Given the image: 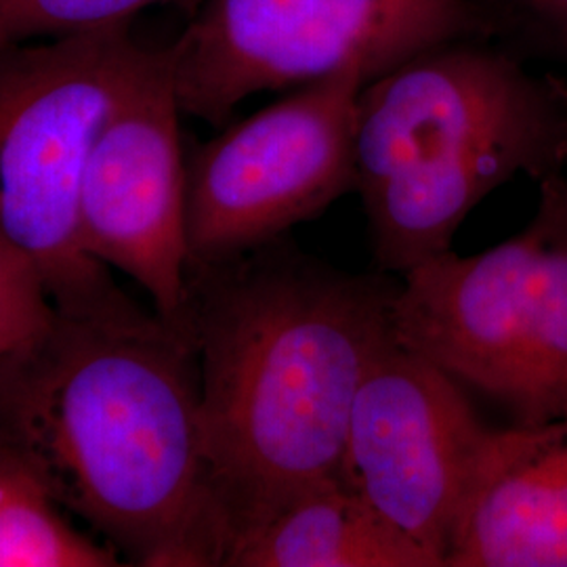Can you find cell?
<instances>
[{
	"label": "cell",
	"mask_w": 567,
	"mask_h": 567,
	"mask_svg": "<svg viewBox=\"0 0 567 567\" xmlns=\"http://www.w3.org/2000/svg\"><path fill=\"white\" fill-rule=\"evenodd\" d=\"M0 465L39 482L131 566L225 567L196 349L154 309L55 311L0 353Z\"/></svg>",
	"instance_id": "1"
},
{
	"label": "cell",
	"mask_w": 567,
	"mask_h": 567,
	"mask_svg": "<svg viewBox=\"0 0 567 567\" xmlns=\"http://www.w3.org/2000/svg\"><path fill=\"white\" fill-rule=\"evenodd\" d=\"M398 288L383 271L334 269L286 236L187 269L182 328L198 358L227 559L290 505L343 486L349 414L368 365L395 339Z\"/></svg>",
	"instance_id": "2"
},
{
	"label": "cell",
	"mask_w": 567,
	"mask_h": 567,
	"mask_svg": "<svg viewBox=\"0 0 567 567\" xmlns=\"http://www.w3.org/2000/svg\"><path fill=\"white\" fill-rule=\"evenodd\" d=\"M566 163V84L471 39L395 65L358 100L355 192L383 274L450 250L496 187L540 183Z\"/></svg>",
	"instance_id": "3"
},
{
	"label": "cell",
	"mask_w": 567,
	"mask_h": 567,
	"mask_svg": "<svg viewBox=\"0 0 567 567\" xmlns=\"http://www.w3.org/2000/svg\"><path fill=\"white\" fill-rule=\"evenodd\" d=\"M395 339L507 414L567 416V179L540 182L524 231L480 255L442 252L404 274Z\"/></svg>",
	"instance_id": "4"
},
{
	"label": "cell",
	"mask_w": 567,
	"mask_h": 567,
	"mask_svg": "<svg viewBox=\"0 0 567 567\" xmlns=\"http://www.w3.org/2000/svg\"><path fill=\"white\" fill-rule=\"evenodd\" d=\"M131 23L0 51V231L34 265L55 311L133 301L79 236L89 152L140 51Z\"/></svg>",
	"instance_id": "5"
},
{
	"label": "cell",
	"mask_w": 567,
	"mask_h": 567,
	"mask_svg": "<svg viewBox=\"0 0 567 567\" xmlns=\"http://www.w3.org/2000/svg\"><path fill=\"white\" fill-rule=\"evenodd\" d=\"M482 30L471 0H208L168 49L183 114L224 124L250 95L351 63H364L374 81Z\"/></svg>",
	"instance_id": "6"
},
{
	"label": "cell",
	"mask_w": 567,
	"mask_h": 567,
	"mask_svg": "<svg viewBox=\"0 0 567 567\" xmlns=\"http://www.w3.org/2000/svg\"><path fill=\"white\" fill-rule=\"evenodd\" d=\"M364 63L299 86L200 145L185 166L187 269L284 238L355 189Z\"/></svg>",
	"instance_id": "7"
},
{
	"label": "cell",
	"mask_w": 567,
	"mask_h": 567,
	"mask_svg": "<svg viewBox=\"0 0 567 567\" xmlns=\"http://www.w3.org/2000/svg\"><path fill=\"white\" fill-rule=\"evenodd\" d=\"M489 431L450 374L393 339L351 408L343 486L446 567Z\"/></svg>",
	"instance_id": "8"
},
{
	"label": "cell",
	"mask_w": 567,
	"mask_h": 567,
	"mask_svg": "<svg viewBox=\"0 0 567 567\" xmlns=\"http://www.w3.org/2000/svg\"><path fill=\"white\" fill-rule=\"evenodd\" d=\"M182 114L171 49L142 44L89 152L79 198L84 252L131 278L177 328L187 301Z\"/></svg>",
	"instance_id": "9"
},
{
	"label": "cell",
	"mask_w": 567,
	"mask_h": 567,
	"mask_svg": "<svg viewBox=\"0 0 567 567\" xmlns=\"http://www.w3.org/2000/svg\"><path fill=\"white\" fill-rule=\"evenodd\" d=\"M446 567H567V416L492 426Z\"/></svg>",
	"instance_id": "10"
},
{
	"label": "cell",
	"mask_w": 567,
	"mask_h": 567,
	"mask_svg": "<svg viewBox=\"0 0 567 567\" xmlns=\"http://www.w3.org/2000/svg\"><path fill=\"white\" fill-rule=\"evenodd\" d=\"M225 567H440L344 486L324 487L246 536Z\"/></svg>",
	"instance_id": "11"
},
{
	"label": "cell",
	"mask_w": 567,
	"mask_h": 567,
	"mask_svg": "<svg viewBox=\"0 0 567 567\" xmlns=\"http://www.w3.org/2000/svg\"><path fill=\"white\" fill-rule=\"evenodd\" d=\"M121 557L68 524L44 487L0 465V567H114Z\"/></svg>",
	"instance_id": "12"
},
{
	"label": "cell",
	"mask_w": 567,
	"mask_h": 567,
	"mask_svg": "<svg viewBox=\"0 0 567 567\" xmlns=\"http://www.w3.org/2000/svg\"><path fill=\"white\" fill-rule=\"evenodd\" d=\"M154 2L161 0H0V51L133 23Z\"/></svg>",
	"instance_id": "13"
},
{
	"label": "cell",
	"mask_w": 567,
	"mask_h": 567,
	"mask_svg": "<svg viewBox=\"0 0 567 567\" xmlns=\"http://www.w3.org/2000/svg\"><path fill=\"white\" fill-rule=\"evenodd\" d=\"M53 313L34 265L0 231V353L37 337Z\"/></svg>",
	"instance_id": "14"
},
{
	"label": "cell",
	"mask_w": 567,
	"mask_h": 567,
	"mask_svg": "<svg viewBox=\"0 0 567 567\" xmlns=\"http://www.w3.org/2000/svg\"><path fill=\"white\" fill-rule=\"evenodd\" d=\"M527 41L567 60V0H494Z\"/></svg>",
	"instance_id": "15"
}]
</instances>
